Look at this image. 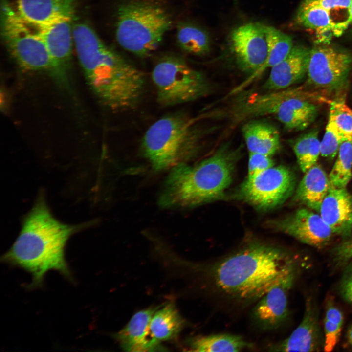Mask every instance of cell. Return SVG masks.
I'll list each match as a JSON object with an SVG mask.
<instances>
[{
    "label": "cell",
    "instance_id": "6da1fadb",
    "mask_svg": "<svg viewBox=\"0 0 352 352\" xmlns=\"http://www.w3.org/2000/svg\"><path fill=\"white\" fill-rule=\"evenodd\" d=\"M90 224L70 225L60 221L51 213L44 196L40 195L24 216L18 236L1 260L31 274L30 287L42 285L46 273L52 270L71 280L65 258L66 243L72 235Z\"/></svg>",
    "mask_w": 352,
    "mask_h": 352
},
{
    "label": "cell",
    "instance_id": "7a4b0ae2",
    "mask_svg": "<svg viewBox=\"0 0 352 352\" xmlns=\"http://www.w3.org/2000/svg\"><path fill=\"white\" fill-rule=\"evenodd\" d=\"M296 269L295 262L285 252L254 243L215 264L210 274L216 287L224 294L251 302L258 300Z\"/></svg>",
    "mask_w": 352,
    "mask_h": 352
},
{
    "label": "cell",
    "instance_id": "3957f363",
    "mask_svg": "<svg viewBox=\"0 0 352 352\" xmlns=\"http://www.w3.org/2000/svg\"><path fill=\"white\" fill-rule=\"evenodd\" d=\"M75 46L87 81L104 105L116 110L137 106L145 90L141 71L106 46L95 33L80 36Z\"/></svg>",
    "mask_w": 352,
    "mask_h": 352
},
{
    "label": "cell",
    "instance_id": "277c9868",
    "mask_svg": "<svg viewBox=\"0 0 352 352\" xmlns=\"http://www.w3.org/2000/svg\"><path fill=\"white\" fill-rule=\"evenodd\" d=\"M239 150L226 145L194 166L173 167L165 182L159 203L163 207H189L223 196L232 179Z\"/></svg>",
    "mask_w": 352,
    "mask_h": 352
},
{
    "label": "cell",
    "instance_id": "5b68a950",
    "mask_svg": "<svg viewBox=\"0 0 352 352\" xmlns=\"http://www.w3.org/2000/svg\"><path fill=\"white\" fill-rule=\"evenodd\" d=\"M200 132L196 120L180 114L161 118L145 132L141 149L152 168L156 171L185 163L197 151Z\"/></svg>",
    "mask_w": 352,
    "mask_h": 352
},
{
    "label": "cell",
    "instance_id": "8992f818",
    "mask_svg": "<svg viewBox=\"0 0 352 352\" xmlns=\"http://www.w3.org/2000/svg\"><path fill=\"white\" fill-rule=\"evenodd\" d=\"M115 36L119 45L141 57L156 49L172 24L167 10L152 0H128L117 10Z\"/></svg>",
    "mask_w": 352,
    "mask_h": 352
},
{
    "label": "cell",
    "instance_id": "52a82bcc",
    "mask_svg": "<svg viewBox=\"0 0 352 352\" xmlns=\"http://www.w3.org/2000/svg\"><path fill=\"white\" fill-rule=\"evenodd\" d=\"M152 79L157 101L164 106L195 100L206 95L210 89L202 73L175 55H166L158 61L153 68Z\"/></svg>",
    "mask_w": 352,
    "mask_h": 352
},
{
    "label": "cell",
    "instance_id": "ba28073f",
    "mask_svg": "<svg viewBox=\"0 0 352 352\" xmlns=\"http://www.w3.org/2000/svg\"><path fill=\"white\" fill-rule=\"evenodd\" d=\"M1 35L7 50L22 68L57 76L46 46L33 25L2 12Z\"/></svg>",
    "mask_w": 352,
    "mask_h": 352
},
{
    "label": "cell",
    "instance_id": "9c48e42d",
    "mask_svg": "<svg viewBox=\"0 0 352 352\" xmlns=\"http://www.w3.org/2000/svg\"><path fill=\"white\" fill-rule=\"evenodd\" d=\"M296 185L293 172L286 166L272 167L252 178H246L235 196L260 209L267 210L283 203Z\"/></svg>",
    "mask_w": 352,
    "mask_h": 352
},
{
    "label": "cell",
    "instance_id": "30bf717a",
    "mask_svg": "<svg viewBox=\"0 0 352 352\" xmlns=\"http://www.w3.org/2000/svg\"><path fill=\"white\" fill-rule=\"evenodd\" d=\"M352 65L348 52L330 46L315 47L309 50L307 82L316 89L335 91L345 85Z\"/></svg>",
    "mask_w": 352,
    "mask_h": 352
},
{
    "label": "cell",
    "instance_id": "8fae6325",
    "mask_svg": "<svg viewBox=\"0 0 352 352\" xmlns=\"http://www.w3.org/2000/svg\"><path fill=\"white\" fill-rule=\"evenodd\" d=\"M230 46L236 64L249 75L265 64L268 45L264 25L248 23L234 29L230 35Z\"/></svg>",
    "mask_w": 352,
    "mask_h": 352
},
{
    "label": "cell",
    "instance_id": "7c38bea8",
    "mask_svg": "<svg viewBox=\"0 0 352 352\" xmlns=\"http://www.w3.org/2000/svg\"><path fill=\"white\" fill-rule=\"evenodd\" d=\"M297 269L286 276L258 300L252 311L255 323L264 330L276 329L288 317V293L293 285Z\"/></svg>",
    "mask_w": 352,
    "mask_h": 352
},
{
    "label": "cell",
    "instance_id": "4fadbf2b",
    "mask_svg": "<svg viewBox=\"0 0 352 352\" xmlns=\"http://www.w3.org/2000/svg\"><path fill=\"white\" fill-rule=\"evenodd\" d=\"M73 17H63L42 24H32L44 43L57 76L63 79L71 59Z\"/></svg>",
    "mask_w": 352,
    "mask_h": 352
},
{
    "label": "cell",
    "instance_id": "5bb4252c",
    "mask_svg": "<svg viewBox=\"0 0 352 352\" xmlns=\"http://www.w3.org/2000/svg\"><path fill=\"white\" fill-rule=\"evenodd\" d=\"M75 0H3V12L24 22L42 24L74 17Z\"/></svg>",
    "mask_w": 352,
    "mask_h": 352
},
{
    "label": "cell",
    "instance_id": "9a60e30c",
    "mask_svg": "<svg viewBox=\"0 0 352 352\" xmlns=\"http://www.w3.org/2000/svg\"><path fill=\"white\" fill-rule=\"evenodd\" d=\"M275 224L280 230L316 248L326 246L334 234L320 215L307 208H300Z\"/></svg>",
    "mask_w": 352,
    "mask_h": 352
},
{
    "label": "cell",
    "instance_id": "2e32d148",
    "mask_svg": "<svg viewBox=\"0 0 352 352\" xmlns=\"http://www.w3.org/2000/svg\"><path fill=\"white\" fill-rule=\"evenodd\" d=\"M317 306L310 299L306 301L303 317L298 327L286 339L269 348L272 352H316L324 346L319 324Z\"/></svg>",
    "mask_w": 352,
    "mask_h": 352
},
{
    "label": "cell",
    "instance_id": "e0dca14e",
    "mask_svg": "<svg viewBox=\"0 0 352 352\" xmlns=\"http://www.w3.org/2000/svg\"><path fill=\"white\" fill-rule=\"evenodd\" d=\"M159 308L151 307L137 312L127 324L114 334L123 350L134 352L165 351L161 343L152 337L149 329L151 319Z\"/></svg>",
    "mask_w": 352,
    "mask_h": 352
},
{
    "label": "cell",
    "instance_id": "ac0fdd59",
    "mask_svg": "<svg viewBox=\"0 0 352 352\" xmlns=\"http://www.w3.org/2000/svg\"><path fill=\"white\" fill-rule=\"evenodd\" d=\"M320 215L334 234L350 236L352 226V195L346 188L331 185L321 205Z\"/></svg>",
    "mask_w": 352,
    "mask_h": 352
},
{
    "label": "cell",
    "instance_id": "d6986e66",
    "mask_svg": "<svg viewBox=\"0 0 352 352\" xmlns=\"http://www.w3.org/2000/svg\"><path fill=\"white\" fill-rule=\"evenodd\" d=\"M309 53L305 47L293 46L284 60L270 69L263 88L267 91L282 90L301 81L307 75Z\"/></svg>",
    "mask_w": 352,
    "mask_h": 352
},
{
    "label": "cell",
    "instance_id": "ffe728a7",
    "mask_svg": "<svg viewBox=\"0 0 352 352\" xmlns=\"http://www.w3.org/2000/svg\"><path fill=\"white\" fill-rule=\"evenodd\" d=\"M302 89H289L286 110L280 121L288 131H302L311 124L318 114V106L309 100Z\"/></svg>",
    "mask_w": 352,
    "mask_h": 352
},
{
    "label": "cell",
    "instance_id": "44dd1931",
    "mask_svg": "<svg viewBox=\"0 0 352 352\" xmlns=\"http://www.w3.org/2000/svg\"><path fill=\"white\" fill-rule=\"evenodd\" d=\"M242 133L249 153L271 156L280 146V136L278 129L271 123L253 119L242 126Z\"/></svg>",
    "mask_w": 352,
    "mask_h": 352
},
{
    "label": "cell",
    "instance_id": "7402d4cb",
    "mask_svg": "<svg viewBox=\"0 0 352 352\" xmlns=\"http://www.w3.org/2000/svg\"><path fill=\"white\" fill-rule=\"evenodd\" d=\"M330 186L329 176L316 164L305 172L295 191L294 200L319 212Z\"/></svg>",
    "mask_w": 352,
    "mask_h": 352
},
{
    "label": "cell",
    "instance_id": "603a6c76",
    "mask_svg": "<svg viewBox=\"0 0 352 352\" xmlns=\"http://www.w3.org/2000/svg\"><path fill=\"white\" fill-rule=\"evenodd\" d=\"M264 30L268 45L266 61L259 70L249 75L248 78L236 89V92L240 91L246 85L257 79L266 70L271 69L284 60L293 47L292 38L289 35L270 26L264 25Z\"/></svg>",
    "mask_w": 352,
    "mask_h": 352
},
{
    "label": "cell",
    "instance_id": "cb8c5ba5",
    "mask_svg": "<svg viewBox=\"0 0 352 352\" xmlns=\"http://www.w3.org/2000/svg\"><path fill=\"white\" fill-rule=\"evenodd\" d=\"M184 319L175 305L168 303L159 308L153 314L149 329L152 337L157 342L169 341L176 338L184 327Z\"/></svg>",
    "mask_w": 352,
    "mask_h": 352
},
{
    "label": "cell",
    "instance_id": "d4e9b609",
    "mask_svg": "<svg viewBox=\"0 0 352 352\" xmlns=\"http://www.w3.org/2000/svg\"><path fill=\"white\" fill-rule=\"evenodd\" d=\"M189 345L194 352H239L251 344L239 335L217 334L192 338Z\"/></svg>",
    "mask_w": 352,
    "mask_h": 352
},
{
    "label": "cell",
    "instance_id": "484cf974",
    "mask_svg": "<svg viewBox=\"0 0 352 352\" xmlns=\"http://www.w3.org/2000/svg\"><path fill=\"white\" fill-rule=\"evenodd\" d=\"M176 39L179 46L188 53L203 55L210 50L209 35L202 28L193 23H179L177 27Z\"/></svg>",
    "mask_w": 352,
    "mask_h": 352
},
{
    "label": "cell",
    "instance_id": "4316f807",
    "mask_svg": "<svg viewBox=\"0 0 352 352\" xmlns=\"http://www.w3.org/2000/svg\"><path fill=\"white\" fill-rule=\"evenodd\" d=\"M292 148L300 168L305 173L316 164L321 154L318 131L312 130L302 135L294 141Z\"/></svg>",
    "mask_w": 352,
    "mask_h": 352
},
{
    "label": "cell",
    "instance_id": "83f0119b",
    "mask_svg": "<svg viewBox=\"0 0 352 352\" xmlns=\"http://www.w3.org/2000/svg\"><path fill=\"white\" fill-rule=\"evenodd\" d=\"M344 316L332 297L326 301L324 320V350L331 352L337 345L342 330Z\"/></svg>",
    "mask_w": 352,
    "mask_h": 352
},
{
    "label": "cell",
    "instance_id": "f1b7e54d",
    "mask_svg": "<svg viewBox=\"0 0 352 352\" xmlns=\"http://www.w3.org/2000/svg\"><path fill=\"white\" fill-rule=\"evenodd\" d=\"M337 154L329 178L332 186L346 188L352 177V140L344 141Z\"/></svg>",
    "mask_w": 352,
    "mask_h": 352
},
{
    "label": "cell",
    "instance_id": "f546056e",
    "mask_svg": "<svg viewBox=\"0 0 352 352\" xmlns=\"http://www.w3.org/2000/svg\"><path fill=\"white\" fill-rule=\"evenodd\" d=\"M296 20L299 24L315 30L316 32L331 29L336 35L335 25L330 14L322 8L300 5L297 11Z\"/></svg>",
    "mask_w": 352,
    "mask_h": 352
},
{
    "label": "cell",
    "instance_id": "4dcf8cb0",
    "mask_svg": "<svg viewBox=\"0 0 352 352\" xmlns=\"http://www.w3.org/2000/svg\"><path fill=\"white\" fill-rule=\"evenodd\" d=\"M346 141L338 130L333 120L329 116L325 132L320 142L321 154L322 156L333 159L337 154L341 144Z\"/></svg>",
    "mask_w": 352,
    "mask_h": 352
},
{
    "label": "cell",
    "instance_id": "1f68e13d",
    "mask_svg": "<svg viewBox=\"0 0 352 352\" xmlns=\"http://www.w3.org/2000/svg\"><path fill=\"white\" fill-rule=\"evenodd\" d=\"M329 116L346 140H352V112H349L343 104L333 102L330 108Z\"/></svg>",
    "mask_w": 352,
    "mask_h": 352
},
{
    "label": "cell",
    "instance_id": "d6a6232c",
    "mask_svg": "<svg viewBox=\"0 0 352 352\" xmlns=\"http://www.w3.org/2000/svg\"><path fill=\"white\" fill-rule=\"evenodd\" d=\"M352 5V0H303L300 5L322 8L329 12L333 21L332 16L336 12H350Z\"/></svg>",
    "mask_w": 352,
    "mask_h": 352
},
{
    "label": "cell",
    "instance_id": "836d02e7",
    "mask_svg": "<svg viewBox=\"0 0 352 352\" xmlns=\"http://www.w3.org/2000/svg\"><path fill=\"white\" fill-rule=\"evenodd\" d=\"M274 165L271 156L249 153L247 178H252Z\"/></svg>",
    "mask_w": 352,
    "mask_h": 352
},
{
    "label": "cell",
    "instance_id": "e575fe53",
    "mask_svg": "<svg viewBox=\"0 0 352 352\" xmlns=\"http://www.w3.org/2000/svg\"><path fill=\"white\" fill-rule=\"evenodd\" d=\"M350 236L332 250L333 264L337 267L344 266L352 259V235Z\"/></svg>",
    "mask_w": 352,
    "mask_h": 352
},
{
    "label": "cell",
    "instance_id": "d590c367",
    "mask_svg": "<svg viewBox=\"0 0 352 352\" xmlns=\"http://www.w3.org/2000/svg\"><path fill=\"white\" fill-rule=\"evenodd\" d=\"M339 291L343 300L352 307V259L344 266Z\"/></svg>",
    "mask_w": 352,
    "mask_h": 352
},
{
    "label": "cell",
    "instance_id": "8d00e7d4",
    "mask_svg": "<svg viewBox=\"0 0 352 352\" xmlns=\"http://www.w3.org/2000/svg\"><path fill=\"white\" fill-rule=\"evenodd\" d=\"M317 32V38L319 42L328 43L334 35L331 29H326Z\"/></svg>",
    "mask_w": 352,
    "mask_h": 352
},
{
    "label": "cell",
    "instance_id": "74e56055",
    "mask_svg": "<svg viewBox=\"0 0 352 352\" xmlns=\"http://www.w3.org/2000/svg\"><path fill=\"white\" fill-rule=\"evenodd\" d=\"M348 344L352 347V325L349 327L346 334Z\"/></svg>",
    "mask_w": 352,
    "mask_h": 352
},
{
    "label": "cell",
    "instance_id": "f35d334b",
    "mask_svg": "<svg viewBox=\"0 0 352 352\" xmlns=\"http://www.w3.org/2000/svg\"><path fill=\"white\" fill-rule=\"evenodd\" d=\"M350 21H351V23H352V5L351 7V8H350Z\"/></svg>",
    "mask_w": 352,
    "mask_h": 352
}]
</instances>
